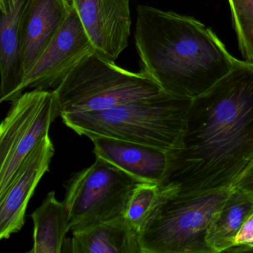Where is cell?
I'll use <instances>...</instances> for the list:
<instances>
[{"label": "cell", "instance_id": "1", "mask_svg": "<svg viewBox=\"0 0 253 253\" xmlns=\"http://www.w3.org/2000/svg\"><path fill=\"white\" fill-rule=\"evenodd\" d=\"M159 183L180 194L232 188L253 162V63L238 64L192 99Z\"/></svg>", "mask_w": 253, "mask_h": 253}, {"label": "cell", "instance_id": "2", "mask_svg": "<svg viewBox=\"0 0 253 253\" xmlns=\"http://www.w3.org/2000/svg\"><path fill=\"white\" fill-rule=\"evenodd\" d=\"M134 41L141 72L165 92L193 99L227 75L239 60L193 17L139 5Z\"/></svg>", "mask_w": 253, "mask_h": 253}, {"label": "cell", "instance_id": "3", "mask_svg": "<svg viewBox=\"0 0 253 253\" xmlns=\"http://www.w3.org/2000/svg\"><path fill=\"white\" fill-rule=\"evenodd\" d=\"M192 99L163 91L109 110L63 113V123L79 135L105 136L169 151L183 131Z\"/></svg>", "mask_w": 253, "mask_h": 253}, {"label": "cell", "instance_id": "4", "mask_svg": "<svg viewBox=\"0 0 253 253\" xmlns=\"http://www.w3.org/2000/svg\"><path fill=\"white\" fill-rule=\"evenodd\" d=\"M230 190L180 194L160 188L139 234L141 253H213L209 229Z\"/></svg>", "mask_w": 253, "mask_h": 253}, {"label": "cell", "instance_id": "5", "mask_svg": "<svg viewBox=\"0 0 253 253\" xmlns=\"http://www.w3.org/2000/svg\"><path fill=\"white\" fill-rule=\"evenodd\" d=\"M54 91L61 115L103 112L164 91L141 71L126 70L96 52L85 57Z\"/></svg>", "mask_w": 253, "mask_h": 253}, {"label": "cell", "instance_id": "6", "mask_svg": "<svg viewBox=\"0 0 253 253\" xmlns=\"http://www.w3.org/2000/svg\"><path fill=\"white\" fill-rule=\"evenodd\" d=\"M140 180L96 157L90 167L71 176L64 202L71 230H82L124 217L131 192Z\"/></svg>", "mask_w": 253, "mask_h": 253}, {"label": "cell", "instance_id": "7", "mask_svg": "<svg viewBox=\"0 0 253 253\" xmlns=\"http://www.w3.org/2000/svg\"><path fill=\"white\" fill-rule=\"evenodd\" d=\"M58 117L61 109L54 90L33 89L13 101L0 126V194Z\"/></svg>", "mask_w": 253, "mask_h": 253}, {"label": "cell", "instance_id": "8", "mask_svg": "<svg viewBox=\"0 0 253 253\" xmlns=\"http://www.w3.org/2000/svg\"><path fill=\"white\" fill-rule=\"evenodd\" d=\"M94 52L95 50L72 7L58 33L25 76L20 96L28 88L55 89L85 57Z\"/></svg>", "mask_w": 253, "mask_h": 253}, {"label": "cell", "instance_id": "9", "mask_svg": "<svg viewBox=\"0 0 253 253\" xmlns=\"http://www.w3.org/2000/svg\"><path fill=\"white\" fill-rule=\"evenodd\" d=\"M96 53L115 61L131 34L129 0H71Z\"/></svg>", "mask_w": 253, "mask_h": 253}, {"label": "cell", "instance_id": "10", "mask_svg": "<svg viewBox=\"0 0 253 253\" xmlns=\"http://www.w3.org/2000/svg\"><path fill=\"white\" fill-rule=\"evenodd\" d=\"M54 147L45 136L23 161L9 185L0 194V239H8L25 224L26 209L38 183L49 171Z\"/></svg>", "mask_w": 253, "mask_h": 253}, {"label": "cell", "instance_id": "11", "mask_svg": "<svg viewBox=\"0 0 253 253\" xmlns=\"http://www.w3.org/2000/svg\"><path fill=\"white\" fill-rule=\"evenodd\" d=\"M32 0H0V102L14 101L25 78L23 34Z\"/></svg>", "mask_w": 253, "mask_h": 253}, {"label": "cell", "instance_id": "12", "mask_svg": "<svg viewBox=\"0 0 253 253\" xmlns=\"http://www.w3.org/2000/svg\"><path fill=\"white\" fill-rule=\"evenodd\" d=\"M94 155L140 182L158 183L167 167V151L153 146L105 136L90 137Z\"/></svg>", "mask_w": 253, "mask_h": 253}, {"label": "cell", "instance_id": "13", "mask_svg": "<svg viewBox=\"0 0 253 253\" xmlns=\"http://www.w3.org/2000/svg\"><path fill=\"white\" fill-rule=\"evenodd\" d=\"M72 8L68 0H32L23 34L25 76L58 33Z\"/></svg>", "mask_w": 253, "mask_h": 253}, {"label": "cell", "instance_id": "14", "mask_svg": "<svg viewBox=\"0 0 253 253\" xmlns=\"http://www.w3.org/2000/svg\"><path fill=\"white\" fill-rule=\"evenodd\" d=\"M74 253H141L139 233L124 217L73 232Z\"/></svg>", "mask_w": 253, "mask_h": 253}, {"label": "cell", "instance_id": "15", "mask_svg": "<svg viewBox=\"0 0 253 253\" xmlns=\"http://www.w3.org/2000/svg\"><path fill=\"white\" fill-rule=\"evenodd\" d=\"M31 216L34 244L29 253H61L66 235L71 230L69 210L64 201H59L52 191Z\"/></svg>", "mask_w": 253, "mask_h": 253}, {"label": "cell", "instance_id": "16", "mask_svg": "<svg viewBox=\"0 0 253 253\" xmlns=\"http://www.w3.org/2000/svg\"><path fill=\"white\" fill-rule=\"evenodd\" d=\"M253 212V200L237 188H231L209 229L207 243L213 253H223L233 247L241 226Z\"/></svg>", "mask_w": 253, "mask_h": 253}, {"label": "cell", "instance_id": "17", "mask_svg": "<svg viewBox=\"0 0 253 253\" xmlns=\"http://www.w3.org/2000/svg\"><path fill=\"white\" fill-rule=\"evenodd\" d=\"M159 194V185L148 182H140L131 192L124 217L139 234L155 207Z\"/></svg>", "mask_w": 253, "mask_h": 253}, {"label": "cell", "instance_id": "18", "mask_svg": "<svg viewBox=\"0 0 253 253\" xmlns=\"http://www.w3.org/2000/svg\"><path fill=\"white\" fill-rule=\"evenodd\" d=\"M238 45L245 61L253 63V0H229Z\"/></svg>", "mask_w": 253, "mask_h": 253}, {"label": "cell", "instance_id": "19", "mask_svg": "<svg viewBox=\"0 0 253 253\" xmlns=\"http://www.w3.org/2000/svg\"><path fill=\"white\" fill-rule=\"evenodd\" d=\"M238 245L253 246V212L244 222L235 238L234 246Z\"/></svg>", "mask_w": 253, "mask_h": 253}, {"label": "cell", "instance_id": "20", "mask_svg": "<svg viewBox=\"0 0 253 253\" xmlns=\"http://www.w3.org/2000/svg\"><path fill=\"white\" fill-rule=\"evenodd\" d=\"M232 187L242 191L253 200V162L235 182Z\"/></svg>", "mask_w": 253, "mask_h": 253}, {"label": "cell", "instance_id": "21", "mask_svg": "<svg viewBox=\"0 0 253 253\" xmlns=\"http://www.w3.org/2000/svg\"><path fill=\"white\" fill-rule=\"evenodd\" d=\"M225 253H253V246H234L228 249Z\"/></svg>", "mask_w": 253, "mask_h": 253}]
</instances>
